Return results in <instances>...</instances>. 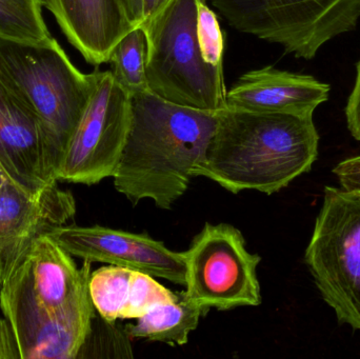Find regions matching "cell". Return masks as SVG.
I'll return each instance as SVG.
<instances>
[{
  "mask_svg": "<svg viewBox=\"0 0 360 359\" xmlns=\"http://www.w3.org/2000/svg\"><path fill=\"white\" fill-rule=\"evenodd\" d=\"M92 263L78 268L48 234L38 236L0 282V309L19 359H74L92 331Z\"/></svg>",
  "mask_w": 360,
  "mask_h": 359,
  "instance_id": "1",
  "label": "cell"
},
{
  "mask_svg": "<svg viewBox=\"0 0 360 359\" xmlns=\"http://www.w3.org/2000/svg\"><path fill=\"white\" fill-rule=\"evenodd\" d=\"M68 41L90 65L109 63L116 44L131 31L120 0H42Z\"/></svg>",
  "mask_w": 360,
  "mask_h": 359,
  "instance_id": "14",
  "label": "cell"
},
{
  "mask_svg": "<svg viewBox=\"0 0 360 359\" xmlns=\"http://www.w3.org/2000/svg\"><path fill=\"white\" fill-rule=\"evenodd\" d=\"M313 115L255 113L226 107L194 177L211 179L233 194L276 193L310 172L319 157Z\"/></svg>",
  "mask_w": 360,
  "mask_h": 359,
  "instance_id": "3",
  "label": "cell"
},
{
  "mask_svg": "<svg viewBox=\"0 0 360 359\" xmlns=\"http://www.w3.org/2000/svg\"><path fill=\"white\" fill-rule=\"evenodd\" d=\"M347 122L351 134L360 141V60L357 65L356 80L346 107Z\"/></svg>",
  "mask_w": 360,
  "mask_h": 359,
  "instance_id": "20",
  "label": "cell"
},
{
  "mask_svg": "<svg viewBox=\"0 0 360 359\" xmlns=\"http://www.w3.org/2000/svg\"><path fill=\"white\" fill-rule=\"evenodd\" d=\"M6 181H11L8 178V177H6V175L4 174V171L1 170V168H0V188H1L2 185L6 183ZM11 183H12V181H11Z\"/></svg>",
  "mask_w": 360,
  "mask_h": 359,
  "instance_id": "24",
  "label": "cell"
},
{
  "mask_svg": "<svg viewBox=\"0 0 360 359\" xmlns=\"http://www.w3.org/2000/svg\"><path fill=\"white\" fill-rule=\"evenodd\" d=\"M89 293L95 310L109 324L137 320L154 306L179 299L153 276L112 265L91 272Z\"/></svg>",
  "mask_w": 360,
  "mask_h": 359,
  "instance_id": "15",
  "label": "cell"
},
{
  "mask_svg": "<svg viewBox=\"0 0 360 359\" xmlns=\"http://www.w3.org/2000/svg\"><path fill=\"white\" fill-rule=\"evenodd\" d=\"M329 93V84L313 76L268 65L241 75L226 92V107L238 111L313 115Z\"/></svg>",
  "mask_w": 360,
  "mask_h": 359,
  "instance_id": "13",
  "label": "cell"
},
{
  "mask_svg": "<svg viewBox=\"0 0 360 359\" xmlns=\"http://www.w3.org/2000/svg\"><path fill=\"white\" fill-rule=\"evenodd\" d=\"M241 33L279 44L297 58H314L321 46L353 31L360 0H207Z\"/></svg>",
  "mask_w": 360,
  "mask_h": 359,
  "instance_id": "6",
  "label": "cell"
},
{
  "mask_svg": "<svg viewBox=\"0 0 360 359\" xmlns=\"http://www.w3.org/2000/svg\"><path fill=\"white\" fill-rule=\"evenodd\" d=\"M304 261L338 322L360 332V192L325 188Z\"/></svg>",
  "mask_w": 360,
  "mask_h": 359,
  "instance_id": "7",
  "label": "cell"
},
{
  "mask_svg": "<svg viewBox=\"0 0 360 359\" xmlns=\"http://www.w3.org/2000/svg\"><path fill=\"white\" fill-rule=\"evenodd\" d=\"M148 39L141 25L133 27L112 48L111 63L114 79L129 94L150 91L147 80Z\"/></svg>",
  "mask_w": 360,
  "mask_h": 359,
  "instance_id": "18",
  "label": "cell"
},
{
  "mask_svg": "<svg viewBox=\"0 0 360 359\" xmlns=\"http://www.w3.org/2000/svg\"><path fill=\"white\" fill-rule=\"evenodd\" d=\"M19 358L12 329L6 318H0V359Z\"/></svg>",
  "mask_w": 360,
  "mask_h": 359,
  "instance_id": "21",
  "label": "cell"
},
{
  "mask_svg": "<svg viewBox=\"0 0 360 359\" xmlns=\"http://www.w3.org/2000/svg\"><path fill=\"white\" fill-rule=\"evenodd\" d=\"M96 86L68 141L58 181L93 185L113 177L128 138L131 97L112 75L96 69Z\"/></svg>",
  "mask_w": 360,
  "mask_h": 359,
  "instance_id": "9",
  "label": "cell"
},
{
  "mask_svg": "<svg viewBox=\"0 0 360 359\" xmlns=\"http://www.w3.org/2000/svg\"><path fill=\"white\" fill-rule=\"evenodd\" d=\"M0 72L37 112L65 153L96 86V70L82 73L54 38L46 46L0 39Z\"/></svg>",
  "mask_w": 360,
  "mask_h": 359,
  "instance_id": "5",
  "label": "cell"
},
{
  "mask_svg": "<svg viewBox=\"0 0 360 359\" xmlns=\"http://www.w3.org/2000/svg\"><path fill=\"white\" fill-rule=\"evenodd\" d=\"M46 234L72 256L84 261L109 263L186 285L184 252L170 250L149 234L76 225L61 226Z\"/></svg>",
  "mask_w": 360,
  "mask_h": 359,
  "instance_id": "11",
  "label": "cell"
},
{
  "mask_svg": "<svg viewBox=\"0 0 360 359\" xmlns=\"http://www.w3.org/2000/svg\"><path fill=\"white\" fill-rule=\"evenodd\" d=\"M63 152L29 101L0 72V168L35 193L58 183Z\"/></svg>",
  "mask_w": 360,
  "mask_h": 359,
  "instance_id": "10",
  "label": "cell"
},
{
  "mask_svg": "<svg viewBox=\"0 0 360 359\" xmlns=\"http://www.w3.org/2000/svg\"><path fill=\"white\" fill-rule=\"evenodd\" d=\"M130 97V129L114 187L133 206L151 200L170 210L205 160L219 111L184 107L151 91Z\"/></svg>",
  "mask_w": 360,
  "mask_h": 359,
  "instance_id": "2",
  "label": "cell"
},
{
  "mask_svg": "<svg viewBox=\"0 0 360 359\" xmlns=\"http://www.w3.org/2000/svg\"><path fill=\"white\" fill-rule=\"evenodd\" d=\"M342 189L360 192V155L340 162L333 169Z\"/></svg>",
  "mask_w": 360,
  "mask_h": 359,
  "instance_id": "19",
  "label": "cell"
},
{
  "mask_svg": "<svg viewBox=\"0 0 360 359\" xmlns=\"http://www.w3.org/2000/svg\"><path fill=\"white\" fill-rule=\"evenodd\" d=\"M42 0H0V39L25 46H46L51 35Z\"/></svg>",
  "mask_w": 360,
  "mask_h": 359,
  "instance_id": "17",
  "label": "cell"
},
{
  "mask_svg": "<svg viewBox=\"0 0 360 359\" xmlns=\"http://www.w3.org/2000/svg\"><path fill=\"white\" fill-rule=\"evenodd\" d=\"M173 303H158L145 315L137 318L134 325H128L127 334L132 339H145L170 346L188 344L191 332L196 330L199 320L210 311L184 296Z\"/></svg>",
  "mask_w": 360,
  "mask_h": 359,
  "instance_id": "16",
  "label": "cell"
},
{
  "mask_svg": "<svg viewBox=\"0 0 360 359\" xmlns=\"http://www.w3.org/2000/svg\"><path fill=\"white\" fill-rule=\"evenodd\" d=\"M199 0H170L141 25L147 34V80L160 98L217 112L226 107L224 57L203 41Z\"/></svg>",
  "mask_w": 360,
  "mask_h": 359,
  "instance_id": "4",
  "label": "cell"
},
{
  "mask_svg": "<svg viewBox=\"0 0 360 359\" xmlns=\"http://www.w3.org/2000/svg\"><path fill=\"white\" fill-rule=\"evenodd\" d=\"M131 23L134 27L143 25V0H120Z\"/></svg>",
  "mask_w": 360,
  "mask_h": 359,
  "instance_id": "22",
  "label": "cell"
},
{
  "mask_svg": "<svg viewBox=\"0 0 360 359\" xmlns=\"http://www.w3.org/2000/svg\"><path fill=\"white\" fill-rule=\"evenodd\" d=\"M70 192L50 185L31 193L11 181L0 188V282L32 242L75 216Z\"/></svg>",
  "mask_w": 360,
  "mask_h": 359,
  "instance_id": "12",
  "label": "cell"
},
{
  "mask_svg": "<svg viewBox=\"0 0 360 359\" xmlns=\"http://www.w3.org/2000/svg\"><path fill=\"white\" fill-rule=\"evenodd\" d=\"M184 296L218 311L262 303L257 267L262 257L245 247L243 234L228 223H205L184 252Z\"/></svg>",
  "mask_w": 360,
  "mask_h": 359,
  "instance_id": "8",
  "label": "cell"
},
{
  "mask_svg": "<svg viewBox=\"0 0 360 359\" xmlns=\"http://www.w3.org/2000/svg\"><path fill=\"white\" fill-rule=\"evenodd\" d=\"M170 0H143V23L153 18L158 13L165 8Z\"/></svg>",
  "mask_w": 360,
  "mask_h": 359,
  "instance_id": "23",
  "label": "cell"
}]
</instances>
